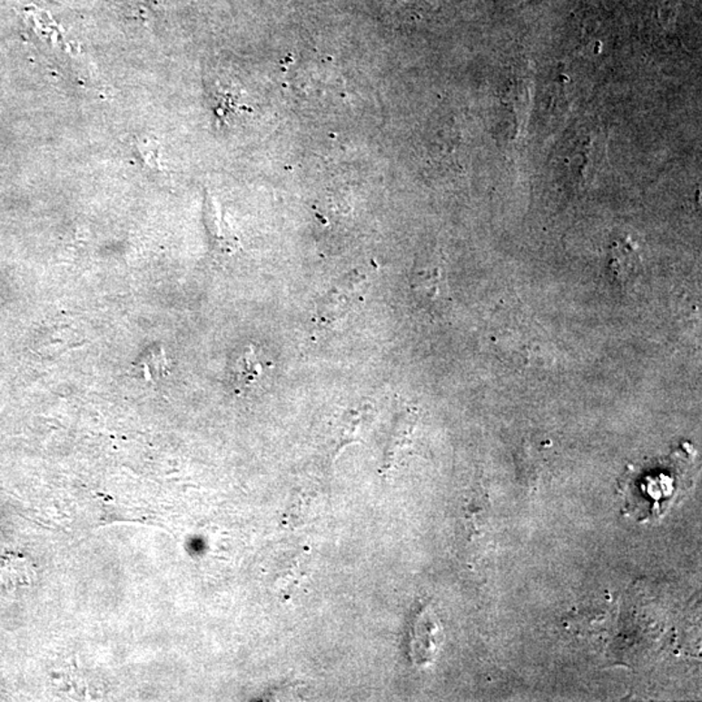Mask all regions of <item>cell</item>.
Instances as JSON below:
<instances>
[{"instance_id": "cell-1", "label": "cell", "mask_w": 702, "mask_h": 702, "mask_svg": "<svg viewBox=\"0 0 702 702\" xmlns=\"http://www.w3.org/2000/svg\"><path fill=\"white\" fill-rule=\"evenodd\" d=\"M608 271L611 277L620 285L634 284L643 271L638 250L626 242H617L610 250Z\"/></svg>"}, {"instance_id": "cell-2", "label": "cell", "mask_w": 702, "mask_h": 702, "mask_svg": "<svg viewBox=\"0 0 702 702\" xmlns=\"http://www.w3.org/2000/svg\"><path fill=\"white\" fill-rule=\"evenodd\" d=\"M372 412L369 406L361 409H351L343 414L340 423L339 442H337L334 457H339L346 446L361 442L364 430L369 426Z\"/></svg>"}, {"instance_id": "cell-3", "label": "cell", "mask_w": 702, "mask_h": 702, "mask_svg": "<svg viewBox=\"0 0 702 702\" xmlns=\"http://www.w3.org/2000/svg\"><path fill=\"white\" fill-rule=\"evenodd\" d=\"M444 286V276L439 266L418 267L411 279V288L421 301H435Z\"/></svg>"}, {"instance_id": "cell-4", "label": "cell", "mask_w": 702, "mask_h": 702, "mask_svg": "<svg viewBox=\"0 0 702 702\" xmlns=\"http://www.w3.org/2000/svg\"><path fill=\"white\" fill-rule=\"evenodd\" d=\"M351 298L340 288H334L319 304V318L325 323H333L345 318L351 311Z\"/></svg>"}, {"instance_id": "cell-5", "label": "cell", "mask_w": 702, "mask_h": 702, "mask_svg": "<svg viewBox=\"0 0 702 702\" xmlns=\"http://www.w3.org/2000/svg\"><path fill=\"white\" fill-rule=\"evenodd\" d=\"M262 373V366L257 360L254 351L250 349L246 351L242 357L238 360L236 369H234V380L238 385H249L254 384L259 379Z\"/></svg>"}]
</instances>
